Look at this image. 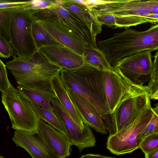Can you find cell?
<instances>
[{"label":"cell","mask_w":158,"mask_h":158,"mask_svg":"<svg viewBox=\"0 0 158 158\" xmlns=\"http://www.w3.org/2000/svg\"><path fill=\"white\" fill-rule=\"evenodd\" d=\"M102 26L113 29L158 22V0H86Z\"/></svg>","instance_id":"6da1fadb"},{"label":"cell","mask_w":158,"mask_h":158,"mask_svg":"<svg viewBox=\"0 0 158 158\" xmlns=\"http://www.w3.org/2000/svg\"><path fill=\"white\" fill-rule=\"evenodd\" d=\"M60 77L66 87L86 99L96 108L104 124L108 122L111 114L106 95L104 71L85 61L78 68L62 69Z\"/></svg>","instance_id":"7a4b0ae2"},{"label":"cell","mask_w":158,"mask_h":158,"mask_svg":"<svg viewBox=\"0 0 158 158\" xmlns=\"http://www.w3.org/2000/svg\"><path fill=\"white\" fill-rule=\"evenodd\" d=\"M98 48L113 67L124 58L138 52L158 49V24L147 30L139 31L124 27L122 32L114 33L111 38L98 41Z\"/></svg>","instance_id":"3957f363"},{"label":"cell","mask_w":158,"mask_h":158,"mask_svg":"<svg viewBox=\"0 0 158 158\" xmlns=\"http://www.w3.org/2000/svg\"><path fill=\"white\" fill-rule=\"evenodd\" d=\"M6 65L18 85L50 90H52V80L60 76L62 69L51 62L38 51L27 61L13 59L7 62Z\"/></svg>","instance_id":"277c9868"},{"label":"cell","mask_w":158,"mask_h":158,"mask_svg":"<svg viewBox=\"0 0 158 158\" xmlns=\"http://www.w3.org/2000/svg\"><path fill=\"white\" fill-rule=\"evenodd\" d=\"M2 93V102L9 115L12 128L15 130L37 134L40 119L31 100L12 85Z\"/></svg>","instance_id":"5b68a950"},{"label":"cell","mask_w":158,"mask_h":158,"mask_svg":"<svg viewBox=\"0 0 158 158\" xmlns=\"http://www.w3.org/2000/svg\"><path fill=\"white\" fill-rule=\"evenodd\" d=\"M29 4L14 11L10 19V35L14 59L27 61L38 51L32 35L33 19Z\"/></svg>","instance_id":"8992f818"},{"label":"cell","mask_w":158,"mask_h":158,"mask_svg":"<svg viewBox=\"0 0 158 158\" xmlns=\"http://www.w3.org/2000/svg\"><path fill=\"white\" fill-rule=\"evenodd\" d=\"M153 113L150 103L132 123L114 134L109 135L107 148L118 155L131 153L139 148L143 140L137 136L149 122Z\"/></svg>","instance_id":"52a82bcc"},{"label":"cell","mask_w":158,"mask_h":158,"mask_svg":"<svg viewBox=\"0 0 158 158\" xmlns=\"http://www.w3.org/2000/svg\"><path fill=\"white\" fill-rule=\"evenodd\" d=\"M31 15L35 20L60 23L72 31L88 46L98 48L96 36L78 18L57 5L44 9H31Z\"/></svg>","instance_id":"ba28073f"},{"label":"cell","mask_w":158,"mask_h":158,"mask_svg":"<svg viewBox=\"0 0 158 158\" xmlns=\"http://www.w3.org/2000/svg\"><path fill=\"white\" fill-rule=\"evenodd\" d=\"M150 103L148 91L135 93L123 99L110 114L109 135L114 134L132 123Z\"/></svg>","instance_id":"9c48e42d"},{"label":"cell","mask_w":158,"mask_h":158,"mask_svg":"<svg viewBox=\"0 0 158 158\" xmlns=\"http://www.w3.org/2000/svg\"><path fill=\"white\" fill-rule=\"evenodd\" d=\"M151 52L145 50L125 57L113 68L133 84L143 86L150 80L152 65Z\"/></svg>","instance_id":"30bf717a"},{"label":"cell","mask_w":158,"mask_h":158,"mask_svg":"<svg viewBox=\"0 0 158 158\" xmlns=\"http://www.w3.org/2000/svg\"><path fill=\"white\" fill-rule=\"evenodd\" d=\"M104 75L105 92L110 114L126 97L138 92H149L147 86L133 84L113 68L112 70L104 71Z\"/></svg>","instance_id":"8fae6325"},{"label":"cell","mask_w":158,"mask_h":158,"mask_svg":"<svg viewBox=\"0 0 158 158\" xmlns=\"http://www.w3.org/2000/svg\"><path fill=\"white\" fill-rule=\"evenodd\" d=\"M51 103L53 110L67 130L69 140L72 145L75 146L80 152L85 148L95 145L96 139L90 127L85 124L83 127L75 122L57 98L53 99Z\"/></svg>","instance_id":"7c38bea8"},{"label":"cell","mask_w":158,"mask_h":158,"mask_svg":"<svg viewBox=\"0 0 158 158\" xmlns=\"http://www.w3.org/2000/svg\"><path fill=\"white\" fill-rule=\"evenodd\" d=\"M38 51L51 62L62 69L78 68L81 66L85 61L82 56L64 46H43Z\"/></svg>","instance_id":"4fadbf2b"},{"label":"cell","mask_w":158,"mask_h":158,"mask_svg":"<svg viewBox=\"0 0 158 158\" xmlns=\"http://www.w3.org/2000/svg\"><path fill=\"white\" fill-rule=\"evenodd\" d=\"M66 88L69 98L84 123L101 134H107L102 116L96 108L81 95L68 88Z\"/></svg>","instance_id":"5bb4252c"},{"label":"cell","mask_w":158,"mask_h":158,"mask_svg":"<svg viewBox=\"0 0 158 158\" xmlns=\"http://www.w3.org/2000/svg\"><path fill=\"white\" fill-rule=\"evenodd\" d=\"M35 20L53 38L63 46L79 55H82L85 47L88 46L72 31L58 23Z\"/></svg>","instance_id":"9a60e30c"},{"label":"cell","mask_w":158,"mask_h":158,"mask_svg":"<svg viewBox=\"0 0 158 158\" xmlns=\"http://www.w3.org/2000/svg\"><path fill=\"white\" fill-rule=\"evenodd\" d=\"M38 137L60 158H66L71 155L70 141L65 136L45 121L40 120Z\"/></svg>","instance_id":"2e32d148"},{"label":"cell","mask_w":158,"mask_h":158,"mask_svg":"<svg viewBox=\"0 0 158 158\" xmlns=\"http://www.w3.org/2000/svg\"><path fill=\"white\" fill-rule=\"evenodd\" d=\"M12 139L16 146L27 151L32 158H60L37 134L16 130Z\"/></svg>","instance_id":"e0dca14e"},{"label":"cell","mask_w":158,"mask_h":158,"mask_svg":"<svg viewBox=\"0 0 158 158\" xmlns=\"http://www.w3.org/2000/svg\"><path fill=\"white\" fill-rule=\"evenodd\" d=\"M57 5L65 8L80 19L95 35L101 33L102 26L94 11L85 5L73 0H56Z\"/></svg>","instance_id":"ac0fdd59"},{"label":"cell","mask_w":158,"mask_h":158,"mask_svg":"<svg viewBox=\"0 0 158 158\" xmlns=\"http://www.w3.org/2000/svg\"><path fill=\"white\" fill-rule=\"evenodd\" d=\"M52 90L63 107L72 118L80 126H85L79 113L73 105L67 93L65 86L60 76L52 81Z\"/></svg>","instance_id":"d6986e66"},{"label":"cell","mask_w":158,"mask_h":158,"mask_svg":"<svg viewBox=\"0 0 158 158\" xmlns=\"http://www.w3.org/2000/svg\"><path fill=\"white\" fill-rule=\"evenodd\" d=\"M17 89L23 95L41 107L53 110L51 102L57 97L52 90L40 88H26L18 85Z\"/></svg>","instance_id":"ffe728a7"},{"label":"cell","mask_w":158,"mask_h":158,"mask_svg":"<svg viewBox=\"0 0 158 158\" xmlns=\"http://www.w3.org/2000/svg\"><path fill=\"white\" fill-rule=\"evenodd\" d=\"M82 56L85 61L101 70L104 71L113 70V67L108 62L104 53L98 48L86 46Z\"/></svg>","instance_id":"44dd1931"},{"label":"cell","mask_w":158,"mask_h":158,"mask_svg":"<svg viewBox=\"0 0 158 158\" xmlns=\"http://www.w3.org/2000/svg\"><path fill=\"white\" fill-rule=\"evenodd\" d=\"M31 101L39 118L46 122L59 131L64 135L69 140L67 131L65 126L56 115L53 110L42 108L31 100Z\"/></svg>","instance_id":"7402d4cb"},{"label":"cell","mask_w":158,"mask_h":158,"mask_svg":"<svg viewBox=\"0 0 158 158\" xmlns=\"http://www.w3.org/2000/svg\"><path fill=\"white\" fill-rule=\"evenodd\" d=\"M32 32L35 45L38 50L43 46L56 45L64 46L53 38L34 19L32 25Z\"/></svg>","instance_id":"603a6c76"},{"label":"cell","mask_w":158,"mask_h":158,"mask_svg":"<svg viewBox=\"0 0 158 158\" xmlns=\"http://www.w3.org/2000/svg\"><path fill=\"white\" fill-rule=\"evenodd\" d=\"M152 62L150 78L147 87L150 99L157 100L158 98V52L155 54Z\"/></svg>","instance_id":"cb8c5ba5"},{"label":"cell","mask_w":158,"mask_h":158,"mask_svg":"<svg viewBox=\"0 0 158 158\" xmlns=\"http://www.w3.org/2000/svg\"><path fill=\"white\" fill-rule=\"evenodd\" d=\"M22 8L23 7L0 10V35L11 44L10 35V19L14 11Z\"/></svg>","instance_id":"d4e9b609"},{"label":"cell","mask_w":158,"mask_h":158,"mask_svg":"<svg viewBox=\"0 0 158 158\" xmlns=\"http://www.w3.org/2000/svg\"><path fill=\"white\" fill-rule=\"evenodd\" d=\"M154 113L152 117L148 124L138 135V139L143 140L151 135L158 133V104L153 108Z\"/></svg>","instance_id":"484cf974"},{"label":"cell","mask_w":158,"mask_h":158,"mask_svg":"<svg viewBox=\"0 0 158 158\" xmlns=\"http://www.w3.org/2000/svg\"><path fill=\"white\" fill-rule=\"evenodd\" d=\"M139 148L144 153L158 149V133L151 135L144 138Z\"/></svg>","instance_id":"4316f807"},{"label":"cell","mask_w":158,"mask_h":158,"mask_svg":"<svg viewBox=\"0 0 158 158\" xmlns=\"http://www.w3.org/2000/svg\"><path fill=\"white\" fill-rule=\"evenodd\" d=\"M6 68L0 59V91L2 93L7 90L11 85L8 78Z\"/></svg>","instance_id":"83f0119b"},{"label":"cell","mask_w":158,"mask_h":158,"mask_svg":"<svg viewBox=\"0 0 158 158\" xmlns=\"http://www.w3.org/2000/svg\"><path fill=\"white\" fill-rule=\"evenodd\" d=\"M11 44L0 35V57L7 58L13 55Z\"/></svg>","instance_id":"f1b7e54d"},{"label":"cell","mask_w":158,"mask_h":158,"mask_svg":"<svg viewBox=\"0 0 158 158\" xmlns=\"http://www.w3.org/2000/svg\"><path fill=\"white\" fill-rule=\"evenodd\" d=\"M29 4L30 1H16L0 0V10L23 7L27 6Z\"/></svg>","instance_id":"f546056e"},{"label":"cell","mask_w":158,"mask_h":158,"mask_svg":"<svg viewBox=\"0 0 158 158\" xmlns=\"http://www.w3.org/2000/svg\"><path fill=\"white\" fill-rule=\"evenodd\" d=\"M57 5L56 0H34L30 1L29 6L30 9H40L51 7Z\"/></svg>","instance_id":"4dcf8cb0"},{"label":"cell","mask_w":158,"mask_h":158,"mask_svg":"<svg viewBox=\"0 0 158 158\" xmlns=\"http://www.w3.org/2000/svg\"><path fill=\"white\" fill-rule=\"evenodd\" d=\"M79 158H117L108 157L100 154H87L82 155Z\"/></svg>","instance_id":"1f68e13d"},{"label":"cell","mask_w":158,"mask_h":158,"mask_svg":"<svg viewBox=\"0 0 158 158\" xmlns=\"http://www.w3.org/2000/svg\"><path fill=\"white\" fill-rule=\"evenodd\" d=\"M144 154L145 158H158V149Z\"/></svg>","instance_id":"d6a6232c"},{"label":"cell","mask_w":158,"mask_h":158,"mask_svg":"<svg viewBox=\"0 0 158 158\" xmlns=\"http://www.w3.org/2000/svg\"><path fill=\"white\" fill-rule=\"evenodd\" d=\"M73 1L78 3L84 4L85 5V0H73Z\"/></svg>","instance_id":"836d02e7"},{"label":"cell","mask_w":158,"mask_h":158,"mask_svg":"<svg viewBox=\"0 0 158 158\" xmlns=\"http://www.w3.org/2000/svg\"><path fill=\"white\" fill-rule=\"evenodd\" d=\"M3 157L0 155V158H3Z\"/></svg>","instance_id":"e575fe53"}]
</instances>
